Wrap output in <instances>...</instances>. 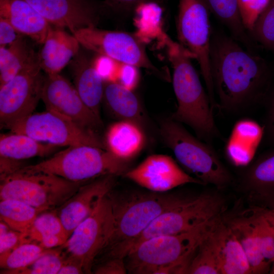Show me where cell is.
I'll return each instance as SVG.
<instances>
[{"instance_id": "cell-1", "label": "cell", "mask_w": 274, "mask_h": 274, "mask_svg": "<svg viewBox=\"0 0 274 274\" xmlns=\"http://www.w3.org/2000/svg\"><path fill=\"white\" fill-rule=\"evenodd\" d=\"M210 61L217 106L222 110L242 111L268 93L272 77L270 67L232 37L212 33Z\"/></svg>"}, {"instance_id": "cell-8", "label": "cell", "mask_w": 274, "mask_h": 274, "mask_svg": "<svg viewBox=\"0 0 274 274\" xmlns=\"http://www.w3.org/2000/svg\"><path fill=\"white\" fill-rule=\"evenodd\" d=\"M84 183L48 173L27 171L22 167L1 179L0 199L19 200L43 212L53 210L64 203Z\"/></svg>"}, {"instance_id": "cell-22", "label": "cell", "mask_w": 274, "mask_h": 274, "mask_svg": "<svg viewBox=\"0 0 274 274\" xmlns=\"http://www.w3.org/2000/svg\"><path fill=\"white\" fill-rule=\"evenodd\" d=\"M39 53L40 67L47 75L59 74L79 52L81 45L73 35L50 27Z\"/></svg>"}, {"instance_id": "cell-3", "label": "cell", "mask_w": 274, "mask_h": 274, "mask_svg": "<svg viewBox=\"0 0 274 274\" xmlns=\"http://www.w3.org/2000/svg\"><path fill=\"white\" fill-rule=\"evenodd\" d=\"M188 195L152 191L116 195L111 191L108 196L112 207L114 229L104 250L108 252V257L124 258L125 250L131 242L158 217L182 202Z\"/></svg>"}, {"instance_id": "cell-13", "label": "cell", "mask_w": 274, "mask_h": 274, "mask_svg": "<svg viewBox=\"0 0 274 274\" xmlns=\"http://www.w3.org/2000/svg\"><path fill=\"white\" fill-rule=\"evenodd\" d=\"M39 61L0 86V127L11 129L33 114L41 99L45 76Z\"/></svg>"}, {"instance_id": "cell-21", "label": "cell", "mask_w": 274, "mask_h": 274, "mask_svg": "<svg viewBox=\"0 0 274 274\" xmlns=\"http://www.w3.org/2000/svg\"><path fill=\"white\" fill-rule=\"evenodd\" d=\"M264 134L256 121L242 119L234 125L225 147V154L235 166L245 167L254 158Z\"/></svg>"}, {"instance_id": "cell-16", "label": "cell", "mask_w": 274, "mask_h": 274, "mask_svg": "<svg viewBox=\"0 0 274 274\" xmlns=\"http://www.w3.org/2000/svg\"><path fill=\"white\" fill-rule=\"evenodd\" d=\"M49 23L67 28L73 34L85 27H96L101 9L90 0H25Z\"/></svg>"}, {"instance_id": "cell-31", "label": "cell", "mask_w": 274, "mask_h": 274, "mask_svg": "<svg viewBox=\"0 0 274 274\" xmlns=\"http://www.w3.org/2000/svg\"><path fill=\"white\" fill-rule=\"evenodd\" d=\"M43 211L19 200L2 199L0 201L1 220L13 230L26 232L37 217Z\"/></svg>"}, {"instance_id": "cell-24", "label": "cell", "mask_w": 274, "mask_h": 274, "mask_svg": "<svg viewBox=\"0 0 274 274\" xmlns=\"http://www.w3.org/2000/svg\"><path fill=\"white\" fill-rule=\"evenodd\" d=\"M108 150L127 161L142 148L144 136L140 126L132 122L121 120L110 126L106 133Z\"/></svg>"}, {"instance_id": "cell-9", "label": "cell", "mask_w": 274, "mask_h": 274, "mask_svg": "<svg viewBox=\"0 0 274 274\" xmlns=\"http://www.w3.org/2000/svg\"><path fill=\"white\" fill-rule=\"evenodd\" d=\"M210 11L203 0H179L177 32L179 44L199 65L212 107L217 106L211 74Z\"/></svg>"}, {"instance_id": "cell-48", "label": "cell", "mask_w": 274, "mask_h": 274, "mask_svg": "<svg viewBox=\"0 0 274 274\" xmlns=\"http://www.w3.org/2000/svg\"><path fill=\"white\" fill-rule=\"evenodd\" d=\"M270 273L274 274V258L270 267Z\"/></svg>"}, {"instance_id": "cell-28", "label": "cell", "mask_w": 274, "mask_h": 274, "mask_svg": "<svg viewBox=\"0 0 274 274\" xmlns=\"http://www.w3.org/2000/svg\"><path fill=\"white\" fill-rule=\"evenodd\" d=\"M58 147L22 133L12 132L0 136V156L17 160L48 156Z\"/></svg>"}, {"instance_id": "cell-25", "label": "cell", "mask_w": 274, "mask_h": 274, "mask_svg": "<svg viewBox=\"0 0 274 274\" xmlns=\"http://www.w3.org/2000/svg\"><path fill=\"white\" fill-rule=\"evenodd\" d=\"M24 233L25 242L37 243L45 249L58 248L69 237L56 209L41 213Z\"/></svg>"}, {"instance_id": "cell-39", "label": "cell", "mask_w": 274, "mask_h": 274, "mask_svg": "<svg viewBox=\"0 0 274 274\" xmlns=\"http://www.w3.org/2000/svg\"><path fill=\"white\" fill-rule=\"evenodd\" d=\"M92 269V273L96 274H124L127 272L124 258L117 257H108Z\"/></svg>"}, {"instance_id": "cell-20", "label": "cell", "mask_w": 274, "mask_h": 274, "mask_svg": "<svg viewBox=\"0 0 274 274\" xmlns=\"http://www.w3.org/2000/svg\"><path fill=\"white\" fill-rule=\"evenodd\" d=\"M74 86L85 105L99 119L104 81L93 60L81 49L70 61Z\"/></svg>"}, {"instance_id": "cell-10", "label": "cell", "mask_w": 274, "mask_h": 274, "mask_svg": "<svg viewBox=\"0 0 274 274\" xmlns=\"http://www.w3.org/2000/svg\"><path fill=\"white\" fill-rule=\"evenodd\" d=\"M72 35L86 50L124 65L145 68L161 79L168 80L166 73L151 61L144 44L130 33L90 27L80 29Z\"/></svg>"}, {"instance_id": "cell-5", "label": "cell", "mask_w": 274, "mask_h": 274, "mask_svg": "<svg viewBox=\"0 0 274 274\" xmlns=\"http://www.w3.org/2000/svg\"><path fill=\"white\" fill-rule=\"evenodd\" d=\"M126 160L108 150L91 145L70 146L38 163L24 165V169L56 175L68 181L85 183L109 175L124 174Z\"/></svg>"}, {"instance_id": "cell-35", "label": "cell", "mask_w": 274, "mask_h": 274, "mask_svg": "<svg viewBox=\"0 0 274 274\" xmlns=\"http://www.w3.org/2000/svg\"><path fill=\"white\" fill-rule=\"evenodd\" d=\"M249 33L252 40L264 47L274 49V0H270Z\"/></svg>"}, {"instance_id": "cell-30", "label": "cell", "mask_w": 274, "mask_h": 274, "mask_svg": "<svg viewBox=\"0 0 274 274\" xmlns=\"http://www.w3.org/2000/svg\"><path fill=\"white\" fill-rule=\"evenodd\" d=\"M211 12L228 29L231 37L252 51L254 43L239 15L237 0H203Z\"/></svg>"}, {"instance_id": "cell-33", "label": "cell", "mask_w": 274, "mask_h": 274, "mask_svg": "<svg viewBox=\"0 0 274 274\" xmlns=\"http://www.w3.org/2000/svg\"><path fill=\"white\" fill-rule=\"evenodd\" d=\"M208 231L194 250L186 273L220 274L217 259L208 237Z\"/></svg>"}, {"instance_id": "cell-36", "label": "cell", "mask_w": 274, "mask_h": 274, "mask_svg": "<svg viewBox=\"0 0 274 274\" xmlns=\"http://www.w3.org/2000/svg\"><path fill=\"white\" fill-rule=\"evenodd\" d=\"M270 0H237L239 15L243 24L248 32L253 28L259 15Z\"/></svg>"}, {"instance_id": "cell-4", "label": "cell", "mask_w": 274, "mask_h": 274, "mask_svg": "<svg viewBox=\"0 0 274 274\" xmlns=\"http://www.w3.org/2000/svg\"><path fill=\"white\" fill-rule=\"evenodd\" d=\"M211 222L193 231L141 242L130 249L124 258L127 272L185 273L194 250L207 233Z\"/></svg>"}, {"instance_id": "cell-12", "label": "cell", "mask_w": 274, "mask_h": 274, "mask_svg": "<svg viewBox=\"0 0 274 274\" xmlns=\"http://www.w3.org/2000/svg\"><path fill=\"white\" fill-rule=\"evenodd\" d=\"M40 142L60 146L91 145L104 149L96 132L84 129L55 111L32 114L10 129Z\"/></svg>"}, {"instance_id": "cell-29", "label": "cell", "mask_w": 274, "mask_h": 274, "mask_svg": "<svg viewBox=\"0 0 274 274\" xmlns=\"http://www.w3.org/2000/svg\"><path fill=\"white\" fill-rule=\"evenodd\" d=\"M241 182L249 194H274V149L259 157L245 172Z\"/></svg>"}, {"instance_id": "cell-11", "label": "cell", "mask_w": 274, "mask_h": 274, "mask_svg": "<svg viewBox=\"0 0 274 274\" xmlns=\"http://www.w3.org/2000/svg\"><path fill=\"white\" fill-rule=\"evenodd\" d=\"M108 194L60 246L66 256L81 261L85 273H92L95 259L107 248L114 232L113 213Z\"/></svg>"}, {"instance_id": "cell-32", "label": "cell", "mask_w": 274, "mask_h": 274, "mask_svg": "<svg viewBox=\"0 0 274 274\" xmlns=\"http://www.w3.org/2000/svg\"><path fill=\"white\" fill-rule=\"evenodd\" d=\"M46 250L33 242L21 244L11 251L0 255L1 273H9L30 265Z\"/></svg>"}, {"instance_id": "cell-14", "label": "cell", "mask_w": 274, "mask_h": 274, "mask_svg": "<svg viewBox=\"0 0 274 274\" xmlns=\"http://www.w3.org/2000/svg\"><path fill=\"white\" fill-rule=\"evenodd\" d=\"M41 99L46 110L65 116L84 129L96 132L101 126V119L85 105L74 85L59 74L45 76Z\"/></svg>"}, {"instance_id": "cell-19", "label": "cell", "mask_w": 274, "mask_h": 274, "mask_svg": "<svg viewBox=\"0 0 274 274\" xmlns=\"http://www.w3.org/2000/svg\"><path fill=\"white\" fill-rule=\"evenodd\" d=\"M223 218L240 242L251 266L252 273H264L270 267L263 256L257 214L251 207Z\"/></svg>"}, {"instance_id": "cell-18", "label": "cell", "mask_w": 274, "mask_h": 274, "mask_svg": "<svg viewBox=\"0 0 274 274\" xmlns=\"http://www.w3.org/2000/svg\"><path fill=\"white\" fill-rule=\"evenodd\" d=\"M223 215L213 221L208 234L220 274L252 273L245 252Z\"/></svg>"}, {"instance_id": "cell-2", "label": "cell", "mask_w": 274, "mask_h": 274, "mask_svg": "<svg viewBox=\"0 0 274 274\" xmlns=\"http://www.w3.org/2000/svg\"><path fill=\"white\" fill-rule=\"evenodd\" d=\"M161 38L173 67V86L178 102L172 119L188 125L200 139L210 144L219 132L209 96L191 61L192 57L164 32Z\"/></svg>"}, {"instance_id": "cell-38", "label": "cell", "mask_w": 274, "mask_h": 274, "mask_svg": "<svg viewBox=\"0 0 274 274\" xmlns=\"http://www.w3.org/2000/svg\"><path fill=\"white\" fill-rule=\"evenodd\" d=\"M163 0H104L103 8L115 13L127 14L137 6L147 2H158Z\"/></svg>"}, {"instance_id": "cell-17", "label": "cell", "mask_w": 274, "mask_h": 274, "mask_svg": "<svg viewBox=\"0 0 274 274\" xmlns=\"http://www.w3.org/2000/svg\"><path fill=\"white\" fill-rule=\"evenodd\" d=\"M117 176H104L82 185L64 203L56 209L69 236L75 228L95 209L114 186Z\"/></svg>"}, {"instance_id": "cell-43", "label": "cell", "mask_w": 274, "mask_h": 274, "mask_svg": "<svg viewBox=\"0 0 274 274\" xmlns=\"http://www.w3.org/2000/svg\"><path fill=\"white\" fill-rule=\"evenodd\" d=\"M248 200L251 206L265 208L274 211V194L267 195L249 194Z\"/></svg>"}, {"instance_id": "cell-47", "label": "cell", "mask_w": 274, "mask_h": 274, "mask_svg": "<svg viewBox=\"0 0 274 274\" xmlns=\"http://www.w3.org/2000/svg\"><path fill=\"white\" fill-rule=\"evenodd\" d=\"M11 228L4 221L1 220L0 222V236L6 234Z\"/></svg>"}, {"instance_id": "cell-27", "label": "cell", "mask_w": 274, "mask_h": 274, "mask_svg": "<svg viewBox=\"0 0 274 274\" xmlns=\"http://www.w3.org/2000/svg\"><path fill=\"white\" fill-rule=\"evenodd\" d=\"M8 47H0V86L39 61V53L20 35Z\"/></svg>"}, {"instance_id": "cell-45", "label": "cell", "mask_w": 274, "mask_h": 274, "mask_svg": "<svg viewBox=\"0 0 274 274\" xmlns=\"http://www.w3.org/2000/svg\"><path fill=\"white\" fill-rule=\"evenodd\" d=\"M267 130L269 139L274 143V92L270 97L269 103L267 117Z\"/></svg>"}, {"instance_id": "cell-34", "label": "cell", "mask_w": 274, "mask_h": 274, "mask_svg": "<svg viewBox=\"0 0 274 274\" xmlns=\"http://www.w3.org/2000/svg\"><path fill=\"white\" fill-rule=\"evenodd\" d=\"M65 257L60 247L46 249L30 265L10 274H57Z\"/></svg>"}, {"instance_id": "cell-44", "label": "cell", "mask_w": 274, "mask_h": 274, "mask_svg": "<svg viewBox=\"0 0 274 274\" xmlns=\"http://www.w3.org/2000/svg\"><path fill=\"white\" fill-rule=\"evenodd\" d=\"M133 66L127 65L126 68H123L119 73V83L126 88L132 90L138 81L136 72Z\"/></svg>"}, {"instance_id": "cell-26", "label": "cell", "mask_w": 274, "mask_h": 274, "mask_svg": "<svg viewBox=\"0 0 274 274\" xmlns=\"http://www.w3.org/2000/svg\"><path fill=\"white\" fill-rule=\"evenodd\" d=\"M104 81V100L110 111L121 120L132 122L140 125L142 121V110L137 96L119 82Z\"/></svg>"}, {"instance_id": "cell-46", "label": "cell", "mask_w": 274, "mask_h": 274, "mask_svg": "<svg viewBox=\"0 0 274 274\" xmlns=\"http://www.w3.org/2000/svg\"><path fill=\"white\" fill-rule=\"evenodd\" d=\"M253 207H255L259 214L274 228V211L265 208L257 206Z\"/></svg>"}, {"instance_id": "cell-40", "label": "cell", "mask_w": 274, "mask_h": 274, "mask_svg": "<svg viewBox=\"0 0 274 274\" xmlns=\"http://www.w3.org/2000/svg\"><path fill=\"white\" fill-rule=\"evenodd\" d=\"M23 243H25L24 233L11 229L0 236V255L11 251Z\"/></svg>"}, {"instance_id": "cell-37", "label": "cell", "mask_w": 274, "mask_h": 274, "mask_svg": "<svg viewBox=\"0 0 274 274\" xmlns=\"http://www.w3.org/2000/svg\"><path fill=\"white\" fill-rule=\"evenodd\" d=\"M252 207L257 216L263 256L266 263L271 267L274 258V228L259 214L255 207Z\"/></svg>"}, {"instance_id": "cell-6", "label": "cell", "mask_w": 274, "mask_h": 274, "mask_svg": "<svg viewBox=\"0 0 274 274\" xmlns=\"http://www.w3.org/2000/svg\"><path fill=\"white\" fill-rule=\"evenodd\" d=\"M160 133L179 163L204 184L220 189L232 182L231 174L214 149L194 137L181 123L172 119L163 122Z\"/></svg>"}, {"instance_id": "cell-42", "label": "cell", "mask_w": 274, "mask_h": 274, "mask_svg": "<svg viewBox=\"0 0 274 274\" xmlns=\"http://www.w3.org/2000/svg\"><path fill=\"white\" fill-rule=\"evenodd\" d=\"M85 273L81 261L73 257L66 256L64 261L57 274Z\"/></svg>"}, {"instance_id": "cell-15", "label": "cell", "mask_w": 274, "mask_h": 274, "mask_svg": "<svg viewBox=\"0 0 274 274\" xmlns=\"http://www.w3.org/2000/svg\"><path fill=\"white\" fill-rule=\"evenodd\" d=\"M127 179L152 192H165L187 183L203 185L182 169L170 156L154 154L124 174Z\"/></svg>"}, {"instance_id": "cell-23", "label": "cell", "mask_w": 274, "mask_h": 274, "mask_svg": "<svg viewBox=\"0 0 274 274\" xmlns=\"http://www.w3.org/2000/svg\"><path fill=\"white\" fill-rule=\"evenodd\" d=\"M0 17L8 20L16 30L43 44L51 26L25 0H0Z\"/></svg>"}, {"instance_id": "cell-7", "label": "cell", "mask_w": 274, "mask_h": 274, "mask_svg": "<svg viewBox=\"0 0 274 274\" xmlns=\"http://www.w3.org/2000/svg\"><path fill=\"white\" fill-rule=\"evenodd\" d=\"M226 207L225 199L218 193L189 194L182 202L155 219L130 243L125 254L139 243L150 238L180 234L204 226L224 215Z\"/></svg>"}, {"instance_id": "cell-41", "label": "cell", "mask_w": 274, "mask_h": 274, "mask_svg": "<svg viewBox=\"0 0 274 274\" xmlns=\"http://www.w3.org/2000/svg\"><path fill=\"white\" fill-rule=\"evenodd\" d=\"M9 21L0 17V47H6L14 42L20 35Z\"/></svg>"}]
</instances>
